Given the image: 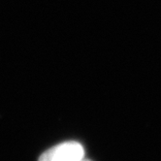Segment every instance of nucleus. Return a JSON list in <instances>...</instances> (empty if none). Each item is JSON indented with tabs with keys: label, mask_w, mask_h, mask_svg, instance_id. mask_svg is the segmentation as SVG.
<instances>
[{
	"label": "nucleus",
	"mask_w": 161,
	"mask_h": 161,
	"mask_svg": "<svg viewBox=\"0 0 161 161\" xmlns=\"http://www.w3.org/2000/svg\"><path fill=\"white\" fill-rule=\"evenodd\" d=\"M85 148L79 142L68 141L56 145L41 154L38 161H80Z\"/></svg>",
	"instance_id": "1"
},
{
	"label": "nucleus",
	"mask_w": 161,
	"mask_h": 161,
	"mask_svg": "<svg viewBox=\"0 0 161 161\" xmlns=\"http://www.w3.org/2000/svg\"><path fill=\"white\" fill-rule=\"evenodd\" d=\"M80 161H91V160H89V159H86V158H83Z\"/></svg>",
	"instance_id": "2"
}]
</instances>
